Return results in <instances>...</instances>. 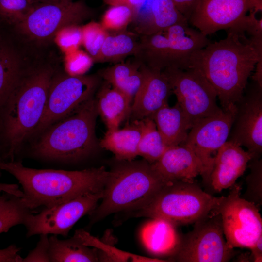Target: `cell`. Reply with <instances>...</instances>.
Listing matches in <instances>:
<instances>
[{"label":"cell","instance_id":"c3c4849f","mask_svg":"<svg viewBox=\"0 0 262 262\" xmlns=\"http://www.w3.org/2000/svg\"><path fill=\"white\" fill-rule=\"evenodd\" d=\"M237 260L238 262H251L250 254H242L238 256Z\"/></svg>","mask_w":262,"mask_h":262},{"label":"cell","instance_id":"7c38bea8","mask_svg":"<svg viewBox=\"0 0 262 262\" xmlns=\"http://www.w3.org/2000/svg\"><path fill=\"white\" fill-rule=\"evenodd\" d=\"M216 209L224 234L233 248L250 249L262 235V219L258 206L241 196V187L235 183Z\"/></svg>","mask_w":262,"mask_h":262},{"label":"cell","instance_id":"7a4b0ae2","mask_svg":"<svg viewBox=\"0 0 262 262\" xmlns=\"http://www.w3.org/2000/svg\"><path fill=\"white\" fill-rule=\"evenodd\" d=\"M0 170L16 179L22 187L23 201L33 211L103 190L109 174L104 166L76 171L38 169L15 160L0 161Z\"/></svg>","mask_w":262,"mask_h":262},{"label":"cell","instance_id":"d590c367","mask_svg":"<svg viewBox=\"0 0 262 262\" xmlns=\"http://www.w3.org/2000/svg\"><path fill=\"white\" fill-rule=\"evenodd\" d=\"M56 44L64 53L79 49L82 45V28L80 25L66 26L55 35Z\"/></svg>","mask_w":262,"mask_h":262},{"label":"cell","instance_id":"ba28073f","mask_svg":"<svg viewBox=\"0 0 262 262\" xmlns=\"http://www.w3.org/2000/svg\"><path fill=\"white\" fill-rule=\"evenodd\" d=\"M193 229L181 235L175 252L166 260L178 262H227L236 251L227 242L220 215L214 211L196 222Z\"/></svg>","mask_w":262,"mask_h":262},{"label":"cell","instance_id":"8fae6325","mask_svg":"<svg viewBox=\"0 0 262 262\" xmlns=\"http://www.w3.org/2000/svg\"><path fill=\"white\" fill-rule=\"evenodd\" d=\"M162 71L191 128L223 111L217 105L216 91L198 69L167 68Z\"/></svg>","mask_w":262,"mask_h":262},{"label":"cell","instance_id":"681fc988","mask_svg":"<svg viewBox=\"0 0 262 262\" xmlns=\"http://www.w3.org/2000/svg\"><path fill=\"white\" fill-rule=\"evenodd\" d=\"M4 192L0 191V199L2 197Z\"/></svg>","mask_w":262,"mask_h":262},{"label":"cell","instance_id":"e575fe53","mask_svg":"<svg viewBox=\"0 0 262 262\" xmlns=\"http://www.w3.org/2000/svg\"><path fill=\"white\" fill-rule=\"evenodd\" d=\"M34 5L32 0H0V19L16 26Z\"/></svg>","mask_w":262,"mask_h":262},{"label":"cell","instance_id":"ee69618b","mask_svg":"<svg viewBox=\"0 0 262 262\" xmlns=\"http://www.w3.org/2000/svg\"><path fill=\"white\" fill-rule=\"evenodd\" d=\"M255 67V72L252 76L253 81L262 87V59L257 62Z\"/></svg>","mask_w":262,"mask_h":262},{"label":"cell","instance_id":"f35d334b","mask_svg":"<svg viewBox=\"0 0 262 262\" xmlns=\"http://www.w3.org/2000/svg\"><path fill=\"white\" fill-rule=\"evenodd\" d=\"M48 234H40L35 247L30 251L22 262H50L49 257V237Z\"/></svg>","mask_w":262,"mask_h":262},{"label":"cell","instance_id":"60d3db41","mask_svg":"<svg viewBox=\"0 0 262 262\" xmlns=\"http://www.w3.org/2000/svg\"><path fill=\"white\" fill-rule=\"evenodd\" d=\"M178 9L188 20L199 0H172Z\"/></svg>","mask_w":262,"mask_h":262},{"label":"cell","instance_id":"484cf974","mask_svg":"<svg viewBox=\"0 0 262 262\" xmlns=\"http://www.w3.org/2000/svg\"><path fill=\"white\" fill-rule=\"evenodd\" d=\"M50 262H99L98 249L86 246L77 237L59 239L56 235L49 237Z\"/></svg>","mask_w":262,"mask_h":262},{"label":"cell","instance_id":"8d00e7d4","mask_svg":"<svg viewBox=\"0 0 262 262\" xmlns=\"http://www.w3.org/2000/svg\"><path fill=\"white\" fill-rule=\"evenodd\" d=\"M64 55L65 72L71 76L85 75L94 63L90 55L79 49Z\"/></svg>","mask_w":262,"mask_h":262},{"label":"cell","instance_id":"7bdbcfd3","mask_svg":"<svg viewBox=\"0 0 262 262\" xmlns=\"http://www.w3.org/2000/svg\"><path fill=\"white\" fill-rule=\"evenodd\" d=\"M0 191L15 195L19 197L23 196V191L19 189L16 184H8L0 182Z\"/></svg>","mask_w":262,"mask_h":262},{"label":"cell","instance_id":"f6af8a7d","mask_svg":"<svg viewBox=\"0 0 262 262\" xmlns=\"http://www.w3.org/2000/svg\"><path fill=\"white\" fill-rule=\"evenodd\" d=\"M145 1V0H128V4L139 11Z\"/></svg>","mask_w":262,"mask_h":262},{"label":"cell","instance_id":"4dcf8cb0","mask_svg":"<svg viewBox=\"0 0 262 262\" xmlns=\"http://www.w3.org/2000/svg\"><path fill=\"white\" fill-rule=\"evenodd\" d=\"M143 121V130L138 147V156L152 164L160 158L168 147L164 144L154 120L146 118Z\"/></svg>","mask_w":262,"mask_h":262},{"label":"cell","instance_id":"74e56055","mask_svg":"<svg viewBox=\"0 0 262 262\" xmlns=\"http://www.w3.org/2000/svg\"><path fill=\"white\" fill-rule=\"evenodd\" d=\"M257 13L253 9L250 10L249 15H246L240 22L256 48L262 52V18L257 19Z\"/></svg>","mask_w":262,"mask_h":262},{"label":"cell","instance_id":"9a60e30c","mask_svg":"<svg viewBox=\"0 0 262 262\" xmlns=\"http://www.w3.org/2000/svg\"><path fill=\"white\" fill-rule=\"evenodd\" d=\"M235 111V105L230 109L200 120L192 127L181 143L190 147L202 163L205 170L202 179L205 183L210 184L214 161L212 154L228 140Z\"/></svg>","mask_w":262,"mask_h":262},{"label":"cell","instance_id":"5b68a950","mask_svg":"<svg viewBox=\"0 0 262 262\" xmlns=\"http://www.w3.org/2000/svg\"><path fill=\"white\" fill-rule=\"evenodd\" d=\"M118 161L109 171L101 202L89 214L90 225L114 213L141 209L168 183L144 159Z\"/></svg>","mask_w":262,"mask_h":262},{"label":"cell","instance_id":"7dc6e473","mask_svg":"<svg viewBox=\"0 0 262 262\" xmlns=\"http://www.w3.org/2000/svg\"><path fill=\"white\" fill-rule=\"evenodd\" d=\"M75 0H32V2L34 4L40 3H51L61 2L63 1H72Z\"/></svg>","mask_w":262,"mask_h":262},{"label":"cell","instance_id":"f907efd6","mask_svg":"<svg viewBox=\"0 0 262 262\" xmlns=\"http://www.w3.org/2000/svg\"><path fill=\"white\" fill-rule=\"evenodd\" d=\"M1 161H3V160H2L1 157L0 156V162Z\"/></svg>","mask_w":262,"mask_h":262},{"label":"cell","instance_id":"ffe728a7","mask_svg":"<svg viewBox=\"0 0 262 262\" xmlns=\"http://www.w3.org/2000/svg\"><path fill=\"white\" fill-rule=\"evenodd\" d=\"M95 98L98 115L105 124L107 131L119 128L130 116L131 100L106 82L99 87Z\"/></svg>","mask_w":262,"mask_h":262},{"label":"cell","instance_id":"4fadbf2b","mask_svg":"<svg viewBox=\"0 0 262 262\" xmlns=\"http://www.w3.org/2000/svg\"><path fill=\"white\" fill-rule=\"evenodd\" d=\"M103 190L84 194L51 207H45L36 215L32 213L24 225L26 236L42 234L66 236L81 218L95 209L103 196Z\"/></svg>","mask_w":262,"mask_h":262},{"label":"cell","instance_id":"30bf717a","mask_svg":"<svg viewBox=\"0 0 262 262\" xmlns=\"http://www.w3.org/2000/svg\"><path fill=\"white\" fill-rule=\"evenodd\" d=\"M96 13L84 0L34 4L26 17L15 26L28 39L40 43L53 39L58 31L70 25H80Z\"/></svg>","mask_w":262,"mask_h":262},{"label":"cell","instance_id":"1f68e13d","mask_svg":"<svg viewBox=\"0 0 262 262\" xmlns=\"http://www.w3.org/2000/svg\"><path fill=\"white\" fill-rule=\"evenodd\" d=\"M138 12V9L128 4L110 6L100 23L107 31L123 32L136 19Z\"/></svg>","mask_w":262,"mask_h":262},{"label":"cell","instance_id":"603a6c76","mask_svg":"<svg viewBox=\"0 0 262 262\" xmlns=\"http://www.w3.org/2000/svg\"><path fill=\"white\" fill-rule=\"evenodd\" d=\"M184 22L188 20L172 0H152L147 13L137 24L134 33L138 35L152 34Z\"/></svg>","mask_w":262,"mask_h":262},{"label":"cell","instance_id":"44dd1931","mask_svg":"<svg viewBox=\"0 0 262 262\" xmlns=\"http://www.w3.org/2000/svg\"><path fill=\"white\" fill-rule=\"evenodd\" d=\"M151 219L142 229V243L151 254L169 257L176 251L181 235L176 226L170 222L159 218Z\"/></svg>","mask_w":262,"mask_h":262},{"label":"cell","instance_id":"9c48e42d","mask_svg":"<svg viewBox=\"0 0 262 262\" xmlns=\"http://www.w3.org/2000/svg\"><path fill=\"white\" fill-rule=\"evenodd\" d=\"M101 80L98 73L71 76L65 72H56L50 83L42 117L31 137L37 136L94 97Z\"/></svg>","mask_w":262,"mask_h":262},{"label":"cell","instance_id":"4316f807","mask_svg":"<svg viewBox=\"0 0 262 262\" xmlns=\"http://www.w3.org/2000/svg\"><path fill=\"white\" fill-rule=\"evenodd\" d=\"M18 53L0 39V109L24 72Z\"/></svg>","mask_w":262,"mask_h":262},{"label":"cell","instance_id":"8992f818","mask_svg":"<svg viewBox=\"0 0 262 262\" xmlns=\"http://www.w3.org/2000/svg\"><path fill=\"white\" fill-rule=\"evenodd\" d=\"M222 198L206 193L193 180H177L167 183L147 205L132 213L176 226L194 224L215 211Z\"/></svg>","mask_w":262,"mask_h":262},{"label":"cell","instance_id":"836d02e7","mask_svg":"<svg viewBox=\"0 0 262 262\" xmlns=\"http://www.w3.org/2000/svg\"><path fill=\"white\" fill-rule=\"evenodd\" d=\"M82 45L94 61L109 33L100 23L95 21L88 23L82 26Z\"/></svg>","mask_w":262,"mask_h":262},{"label":"cell","instance_id":"b9f144b4","mask_svg":"<svg viewBox=\"0 0 262 262\" xmlns=\"http://www.w3.org/2000/svg\"><path fill=\"white\" fill-rule=\"evenodd\" d=\"M251 262H262V235L258 239L255 245L250 249Z\"/></svg>","mask_w":262,"mask_h":262},{"label":"cell","instance_id":"2e32d148","mask_svg":"<svg viewBox=\"0 0 262 262\" xmlns=\"http://www.w3.org/2000/svg\"><path fill=\"white\" fill-rule=\"evenodd\" d=\"M252 9L262 12V0H199L188 23L207 36L233 26Z\"/></svg>","mask_w":262,"mask_h":262},{"label":"cell","instance_id":"6da1fadb","mask_svg":"<svg viewBox=\"0 0 262 262\" xmlns=\"http://www.w3.org/2000/svg\"><path fill=\"white\" fill-rule=\"evenodd\" d=\"M240 21L227 29V36L194 52L188 69L199 70L216 91L221 108H233L241 98L248 79L262 52L255 46Z\"/></svg>","mask_w":262,"mask_h":262},{"label":"cell","instance_id":"bcb514c9","mask_svg":"<svg viewBox=\"0 0 262 262\" xmlns=\"http://www.w3.org/2000/svg\"><path fill=\"white\" fill-rule=\"evenodd\" d=\"M102 1L109 6L128 4V0H102Z\"/></svg>","mask_w":262,"mask_h":262},{"label":"cell","instance_id":"277c9868","mask_svg":"<svg viewBox=\"0 0 262 262\" xmlns=\"http://www.w3.org/2000/svg\"><path fill=\"white\" fill-rule=\"evenodd\" d=\"M98 115L93 97L38 134L31 154L44 160L67 163L88 157L99 146L95 131Z\"/></svg>","mask_w":262,"mask_h":262},{"label":"cell","instance_id":"83f0119b","mask_svg":"<svg viewBox=\"0 0 262 262\" xmlns=\"http://www.w3.org/2000/svg\"><path fill=\"white\" fill-rule=\"evenodd\" d=\"M138 45V35L125 31L110 34L105 40L94 63H118L130 55H134Z\"/></svg>","mask_w":262,"mask_h":262},{"label":"cell","instance_id":"f546056e","mask_svg":"<svg viewBox=\"0 0 262 262\" xmlns=\"http://www.w3.org/2000/svg\"><path fill=\"white\" fill-rule=\"evenodd\" d=\"M33 212L22 197L4 192L0 199V234L7 232L13 226L24 225Z\"/></svg>","mask_w":262,"mask_h":262},{"label":"cell","instance_id":"f1b7e54d","mask_svg":"<svg viewBox=\"0 0 262 262\" xmlns=\"http://www.w3.org/2000/svg\"><path fill=\"white\" fill-rule=\"evenodd\" d=\"M74 235L79 238L84 245L98 249L99 262H168L167 260L141 256L117 249L104 244L83 229L76 230Z\"/></svg>","mask_w":262,"mask_h":262},{"label":"cell","instance_id":"d6986e66","mask_svg":"<svg viewBox=\"0 0 262 262\" xmlns=\"http://www.w3.org/2000/svg\"><path fill=\"white\" fill-rule=\"evenodd\" d=\"M154 169L166 182L193 180L205 170L201 160L189 147L180 144L168 147L160 158L151 164Z\"/></svg>","mask_w":262,"mask_h":262},{"label":"cell","instance_id":"ac0fdd59","mask_svg":"<svg viewBox=\"0 0 262 262\" xmlns=\"http://www.w3.org/2000/svg\"><path fill=\"white\" fill-rule=\"evenodd\" d=\"M252 154L241 146L227 141L214 156L210 185L216 192L232 186L243 175Z\"/></svg>","mask_w":262,"mask_h":262},{"label":"cell","instance_id":"cb8c5ba5","mask_svg":"<svg viewBox=\"0 0 262 262\" xmlns=\"http://www.w3.org/2000/svg\"><path fill=\"white\" fill-rule=\"evenodd\" d=\"M152 119L167 147L183 143L191 128L177 102L172 107L168 103L162 106Z\"/></svg>","mask_w":262,"mask_h":262},{"label":"cell","instance_id":"d6a6232c","mask_svg":"<svg viewBox=\"0 0 262 262\" xmlns=\"http://www.w3.org/2000/svg\"><path fill=\"white\" fill-rule=\"evenodd\" d=\"M250 173L246 176V189L242 197L257 206L262 203V159L252 158L248 162Z\"/></svg>","mask_w":262,"mask_h":262},{"label":"cell","instance_id":"ab89813d","mask_svg":"<svg viewBox=\"0 0 262 262\" xmlns=\"http://www.w3.org/2000/svg\"><path fill=\"white\" fill-rule=\"evenodd\" d=\"M20 250L14 244L0 249V262H22L23 258L18 254Z\"/></svg>","mask_w":262,"mask_h":262},{"label":"cell","instance_id":"3957f363","mask_svg":"<svg viewBox=\"0 0 262 262\" xmlns=\"http://www.w3.org/2000/svg\"><path fill=\"white\" fill-rule=\"evenodd\" d=\"M55 73L50 66L24 71L0 109V139L4 161L14 160L40 122Z\"/></svg>","mask_w":262,"mask_h":262},{"label":"cell","instance_id":"5bb4252c","mask_svg":"<svg viewBox=\"0 0 262 262\" xmlns=\"http://www.w3.org/2000/svg\"><path fill=\"white\" fill-rule=\"evenodd\" d=\"M235 103L228 140L245 147L253 158L262 153V87L253 82Z\"/></svg>","mask_w":262,"mask_h":262},{"label":"cell","instance_id":"7402d4cb","mask_svg":"<svg viewBox=\"0 0 262 262\" xmlns=\"http://www.w3.org/2000/svg\"><path fill=\"white\" fill-rule=\"evenodd\" d=\"M143 127V119L133 120L122 129L107 131L99 146L113 153L118 161L133 160L138 156Z\"/></svg>","mask_w":262,"mask_h":262},{"label":"cell","instance_id":"52a82bcc","mask_svg":"<svg viewBox=\"0 0 262 262\" xmlns=\"http://www.w3.org/2000/svg\"><path fill=\"white\" fill-rule=\"evenodd\" d=\"M207 36L189 26L175 24L150 35H138L134 59L147 67L159 71L167 68L188 69L191 54L209 44Z\"/></svg>","mask_w":262,"mask_h":262},{"label":"cell","instance_id":"e0dca14e","mask_svg":"<svg viewBox=\"0 0 262 262\" xmlns=\"http://www.w3.org/2000/svg\"><path fill=\"white\" fill-rule=\"evenodd\" d=\"M141 65L143 80L131 107L132 120L152 118L154 114L168 103L172 93L170 84L162 71Z\"/></svg>","mask_w":262,"mask_h":262},{"label":"cell","instance_id":"d4e9b609","mask_svg":"<svg viewBox=\"0 0 262 262\" xmlns=\"http://www.w3.org/2000/svg\"><path fill=\"white\" fill-rule=\"evenodd\" d=\"M98 74L104 81L127 97L132 103L143 80L141 65L135 59L132 62L115 63L99 70Z\"/></svg>","mask_w":262,"mask_h":262}]
</instances>
